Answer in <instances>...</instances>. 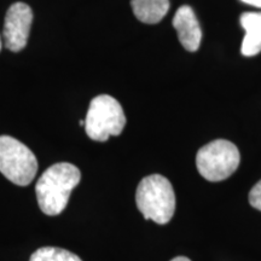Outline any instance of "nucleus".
I'll use <instances>...</instances> for the list:
<instances>
[{"label":"nucleus","instance_id":"f257e3e1","mask_svg":"<svg viewBox=\"0 0 261 261\" xmlns=\"http://www.w3.org/2000/svg\"><path fill=\"white\" fill-rule=\"evenodd\" d=\"M80 179V169L71 163L60 162L48 167L35 185L38 203L42 213L51 217L61 214Z\"/></svg>","mask_w":261,"mask_h":261},{"label":"nucleus","instance_id":"f03ea898","mask_svg":"<svg viewBox=\"0 0 261 261\" xmlns=\"http://www.w3.org/2000/svg\"><path fill=\"white\" fill-rule=\"evenodd\" d=\"M136 203L146 220L165 225L171 221L175 211V195L172 184L160 174L142 179L136 192Z\"/></svg>","mask_w":261,"mask_h":261},{"label":"nucleus","instance_id":"7ed1b4c3","mask_svg":"<svg viewBox=\"0 0 261 261\" xmlns=\"http://www.w3.org/2000/svg\"><path fill=\"white\" fill-rule=\"evenodd\" d=\"M125 126V113L115 98L100 94L91 100L85 119V130L91 139L107 142L110 136L121 135Z\"/></svg>","mask_w":261,"mask_h":261},{"label":"nucleus","instance_id":"20e7f679","mask_svg":"<svg viewBox=\"0 0 261 261\" xmlns=\"http://www.w3.org/2000/svg\"><path fill=\"white\" fill-rule=\"evenodd\" d=\"M237 146L225 139H217L202 146L196 155L198 173L208 181H221L233 174L240 165Z\"/></svg>","mask_w":261,"mask_h":261},{"label":"nucleus","instance_id":"39448f33","mask_svg":"<svg viewBox=\"0 0 261 261\" xmlns=\"http://www.w3.org/2000/svg\"><path fill=\"white\" fill-rule=\"evenodd\" d=\"M0 172L18 187H27L38 172L37 158L19 140L0 136Z\"/></svg>","mask_w":261,"mask_h":261},{"label":"nucleus","instance_id":"423d86ee","mask_svg":"<svg viewBox=\"0 0 261 261\" xmlns=\"http://www.w3.org/2000/svg\"><path fill=\"white\" fill-rule=\"evenodd\" d=\"M33 22V11L24 3H15L6 12L3 40L8 50L19 52L27 45Z\"/></svg>","mask_w":261,"mask_h":261},{"label":"nucleus","instance_id":"0eeeda50","mask_svg":"<svg viewBox=\"0 0 261 261\" xmlns=\"http://www.w3.org/2000/svg\"><path fill=\"white\" fill-rule=\"evenodd\" d=\"M173 27L178 33V39L185 50H198L202 40V31L196 15L190 6L182 5L177 10L173 18Z\"/></svg>","mask_w":261,"mask_h":261},{"label":"nucleus","instance_id":"6e6552de","mask_svg":"<svg viewBox=\"0 0 261 261\" xmlns=\"http://www.w3.org/2000/svg\"><path fill=\"white\" fill-rule=\"evenodd\" d=\"M241 24L246 35L242 42V55L252 57L261 52V12H244L241 15Z\"/></svg>","mask_w":261,"mask_h":261},{"label":"nucleus","instance_id":"1a4fd4ad","mask_svg":"<svg viewBox=\"0 0 261 261\" xmlns=\"http://www.w3.org/2000/svg\"><path fill=\"white\" fill-rule=\"evenodd\" d=\"M136 17L146 24H156L167 15L169 0H130Z\"/></svg>","mask_w":261,"mask_h":261},{"label":"nucleus","instance_id":"9d476101","mask_svg":"<svg viewBox=\"0 0 261 261\" xmlns=\"http://www.w3.org/2000/svg\"><path fill=\"white\" fill-rule=\"evenodd\" d=\"M29 261H83L76 254L56 247L39 248L32 254Z\"/></svg>","mask_w":261,"mask_h":261},{"label":"nucleus","instance_id":"9b49d317","mask_svg":"<svg viewBox=\"0 0 261 261\" xmlns=\"http://www.w3.org/2000/svg\"><path fill=\"white\" fill-rule=\"evenodd\" d=\"M249 203L255 210L261 211V180L257 181L249 192Z\"/></svg>","mask_w":261,"mask_h":261},{"label":"nucleus","instance_id":"f8f14e48","mask_svg":"<svg viewBox=\"0 0 261 261\" xmlns=\"http://www.w3.org/2000/svg\"><path fill=\"white\" fill-rule=\"evenodd\" d=\"M242 2L246 3V4L255 6V8H261V0H242Z\"/></svg>","mask_w":261,"mask_h":261},{"label":"nucleus","instance_id":"ddd939ff","mask_svg":"<svg viewBox=\"0 0 261 261\" xmlns=\"http://www.w3.org/2000/svg\"><path fill=\"white\" fill-rule=\"evenodd\" d=\"M171 261H191V260L188 259V257H185V256H177V257H174V259H172Z\"/></svg>","mask_w":261,"mask_h":261},{"label":"nucleus","instance_id":"4468645a","mask_svg":"<svg viewBox=\"0 0 261 261\" xmlns=\"http://www.w3.org/2000/svg\"><path fill=\"white\" fill-rule=\"evenodd\" d=\"M2 47H3V39H2V35H0V51H2Z\"/></svg>","mask_w":261,"mask_h":261}]
</instances>
